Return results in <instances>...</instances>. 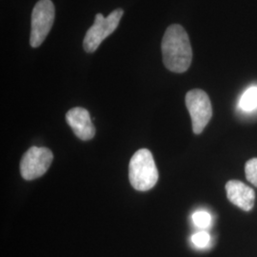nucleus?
Returning <instances> with one entry per match:
<instances>
[{
	"label": "nucleus",
	"instance_id": "423d86ee",
	"mask_svg": "<svg viewBox=\"0 0 257 257\" xmlns=\"http://www.w3.org/2000/svg\"><path fill=\"white\" fill-rule=\"evenodd\" d=\"M54 156L51 150L44 147H32L28 150L20 162V173L25 180H34L48 171Z\"/></svg>",
	"mask_w": 257,
	"mask_h": 257
},
{
	"label": "nucleus",
	"instance_id": "6e6552de",
	"mask_svg": "<svg viewBox=\"0 0 257 257\" xmlns=\"http://www.w3.org/2000/svg\"><path fill=\"white\" fill-rule=\"evenodd\" d=\"M228 199L233 205L243 211H250L255 202V193L248 185L238 181L230 180L226 184Z\"/></svg>",
	"mask_w": 257,
	"mask_h": 257
},
{
	"label": "nucleus",
	"instance_id": "f257e3e1",
	"mask_svg": "<svg viewBox=\"0 0 257 257\" xmlns=\"http://www.w3.org/2000/svg\"><path fill=\"white\" fill-rule=\"evenodd\" d=\"M163 63L171 72L182 74L191 66L193 50L189 36L181 25L173 24L166 30L162 39Z\"/></svg>",
	"mask_w": 257,
	"mask_h": 257
},
{
	"label": "nucleus",
	"instance_id": "1a4fd4ad",
	"mask_svg": "<svg viewBox=\"0 0 257 257\" xmlns=\"http://www.w3.org/2000/svg\"><path fill=\"white\" fill-rule=\"evenodd\" d=\"M239 107L241 110L250 111L257 108V87H250L240 98Z\"/></svg>",
	"mask_w": 257,
	"mask_h": 257
},
{
	"label": "nucleus",
	"instance_id": "7ed1b4c3",
	"mask_svg": "<svg viewBox=\"0 0 257 257\" xmlns=\"http://www.w3.org/2000/svg\"><path fill=\"white\" fill-rule=\"evenodd\" d=\"M123 15L124 11L120 8L111 12L107 18H104L101 14H97L93 25L88 30L83 40L85 52L90 54L94 53L103 40L110 36L118 27Z\"/></svg>",
	"mask_w": 257,
	"mask_h": 257
},
{
	"label": "nucleus",
	"instance_id": "9b49d317",
	"mask_svg": "<svg viewBox=\"0 0 257 257\" xmlns=\"http://www.w3.org/2000/svg\"><path fill=\"white\" fill-rule=\"evenodd\" d=\"M245 174L248 182L257 187V158L249 159L246 163Z\"/></svg>",
	"mask_w": 257,
	"mask_h": 257
},
{
	"label": "nucleus",
	"instance_id": "39448f33",
	"mask_svg": "<svg viewBox=\"0 0 257 257\" xmlns=\"http://www.w3.org/2000/svg\"><path fill=\"white\" fill-rule=\"evenodd\" d=\"M186 106L191 114L193 133L201 134L212 116L209 95L199 89L192 90L186 94Z\"/></svg>",
	"mask_w": 257,
	"mask_h": 257
},
{
	"label": "nucleus",
	"instance_id": "f8f14e48",
	"mask_svg": "<svg viewBox=\"0 0 257 257\" xmlns=\"http://www.w3.org/2000/svg\"><path fill=\"white\" fill-rule=\"evenodd\" d=\"M192 241L195 247L201 248H206L211 242V235L207 231L201 230V231H198L193 234L192 236Z\"/></svg>",
	"mask_w": 257,
	"mask_h": 257
},
{
	"label": "nucleus",
	"instance_id": "9d476101",
	"mask_svg": "<svg viewBox=\"0 0 257 257\" xmlns=\"http://www.w3.org/2000/svg\"><path fill=\"white\" fill-rule=\"evenodd\" d=\"M194 225L199 229H208L211 224V216L206 211H195L193 214Z\"/></svg>",
	"mask_w": 257,
	"mask_h": 257
},
{
	"label": "nucleus",
	"instance_id": "f03ea898",
	"mask_svg": "<svg viewBox=\"0 0 257 257\" xmlns=\"http://www.w3.org/2000/svg\"><path fill=\"white\" fill-rule=\"evenodd\" d=\"M128 179L131 185L140 192L153 189L158 180V171L152 153L141 149L132 156L128 165Z\"/></svg>",
	"mask_w": 257,
	"mask_h": 257
},
{
	"label": "nucleus",
	"instance_id": "20e7f679",
	"mask_svg": "<svg viewBox=\"0 0 257 257\" xmlns=\"http://www.w3.org/2000/svg\"><path fill=\"white\" fill-rule=\"evenodd\" d=\"M55 9L51 0H39L32 13L30 44L33 48L42 45L55 21Z\"/></svg>",
	"mask_w": 257,
	"mask_h": 257
},
{
	"label": "nucleus",
	"instance_id": "0eeeda50",
	"mask_svg": "<svg viewBox=\"0 0 257 257\" xmlns=\"http://www.w3.org/2000/svg\"><path fill=\"white\" fill-rule=\"evenodd\" d=\"M66 120L74 135L81 140L87 141L94 137L95 128L92 124L90 113L86 109L81 107L71 109L66 113Z\"/></svg>",
	"mask_w": 257,
	"mask_h": 257
}]
</instances>
